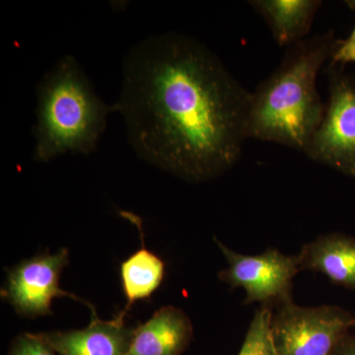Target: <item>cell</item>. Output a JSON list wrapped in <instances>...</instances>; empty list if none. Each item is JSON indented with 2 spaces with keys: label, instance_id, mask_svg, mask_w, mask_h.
I'll return each mask as SVG.
<instances>
[{
  "label": "cell",
  "instance_id": "6da1fadb",
  "mask_svg": "<svg viewBox=\"0 0 355 355\" xmlns=\"http://www.w3.org/2000/svg\"><path fill=\"white\" fill-rule=\"evenodd\" d=\"M251 98L209 46L167 32L128 51L114 104L140 159L198 183L241 158Z\"/></svg>",
  "mask_w": 355,
  "mask_h": 355
},
{
  "label": "cell",
  "instance_id": "7a4b0ae2",
  "mask_svg": "<svg viewBox=\"0 0 355 355\" xmlns=\"http://www.w3.org/2000/svg\"><path fill=\"white\" fill-rule=\"evenodd\" d=\"M338 40L329 31L286 51L277 69L252 92L248 139L275 142L305 153L326 110L318 92V76L331 60Z\"/></svg>",
  "mask_w": 355,
  "mask_h": 355
},
{
  "label": "cell",
  "instance_id": "3957f363",
  "mask_svg": "<svg viewBox=\"0 0 355 355\" xmlns=\"http://www.w3.org/2000/svg\"><path fill=\"white\" fill-rule=\"evenodd\" d=\"M116 104H106L73 55H64L37 85L33 157L48 163L64 154L90 155L97 149Z\"/></svg>",
  "mask_w": 355,
  "mask_h": 355
},
{
  "label": "cell",
  "instance_id": "277c9868",
  "mask_svg": "<svg viewBox=\"0 0 355 355\" xmlns=\"http://www.w3.org/2000/svg\"><path fill=\"white\" fill-rule=\"evenodd\" d=\"M329 101L305 155L355 178V72L328 62Z\"/></svg>",
  "mask_w": 355,
  "mask_h": 355
},
{
  "label": "cell",
  "instance_id": "5b68a950",
  "mask_svg": "<svg viewBox=\"0 0 355 355\" xmlns=\"http://www.w3.org/2000/svg\"><path fill=\"white\" fill-rule=\"evenodd\" d=\"M355 316L336 306L300 307L291 300L272 313L270 340L275 355H333Z\"/></svg>",
  "mask_w": 355,
  "mask_h": 355
},
{
  "label": "cell",
  "instance_id": "8992f818",
  "mask_svg": "<svg viewBox=\"0 0 355 355\" xmlns=\"http://www.w3.org/2000/svg\"><path fill=\"white\" fill-rule=\"evenodd\" d=\"M216 244L229 265L218 277L232 288L242 287L246 291L245 304L259 302L270 307L292 300V282L301 270L298 254L287 256L268 249L251 256L236 253L217 240Z\"/></svg>",
  "mask_w": 355,
  "mask_h": 355
},
{
  "label": "cell",
  "instance_id": "52a82bcc",
  "mask_svg": "<svg viewBox=\"0 0 355 355\" xmlns=\"http://www.w3.org/2000/svg\"><path fill=\"white\" fill-rule=\"evenodd\" d=\"M69 257V250L62 248L55 254H42L21 261L9 270L2 298L21 316L29 318L51 315V303L55 298L70 297L84 303L60 286Z\"/></svg>",
  "mask_w": 355,
  "mask_h": 355
},
{
  "label": "cell",
  "instance_id": "ba28073f",
  "mask_svg": "<svg viewBox=\"0 0 355 355\" xmlns=\"http://www.w3.org/2000/svg\"><path fill=\"white\" fill-rule=\"evenodd\" d=\"M133 331L135 329L125 326L121 315L112 321H102L94 313L83 330L39 335L58 355H127Z\"/></svg>",
  "mask_w": 355,
  "mask_h": 355
},
{
  "label": "cell",
  "instance_id": "9c48e42d",
  "mask_svg": "<svg viewBox=\"0 0 355 355\" xmlns=\"http://www.w3.org/2000/svg\"><path fill=\"white\" fill-rule=\"evenodd\" d=\"M191 338L193 326L186 313L165 306L135 329L127 355H181Z\"/></svg>",
  "mask_w": 355,
  "mask_h": 355
},
{
  "label": "cell",
  "instance_id": "30bf717a",
  "mask_svg": "<svg viewBox=\"0 0 355 355\" xmlns=\"http://www.w3.org/2000/svg\"><path fill=\"white\" fill-rule=\"evenodd\" d=\"M300 268L326 275L334 284L355 291V239L343 234L319 236L298 254Z\"/></svg>",
  "mask_w": 355,
  "mask_h": 355
},
{
  "label": "cell",
  "instance_id": "8fae6325",
  "mask_svg": "<svg viewBox=\"0 0 355 355\" xmlns=\"http://www.w3.org/2000/svg\"><path fill=\"white\" fill-rule=\"evenodd\" d=\"M249 4L265 19L277 44L291 48L307 39L322 1L252 0Z\"/></svg>",
  "mask_w": 355,
  "mask_h": 355
},
{
  "label": "cell",
  "instance_id": "7c38bea8",
  "mask_svg": "<svg viewBox=\"0 0 355 355\" xmlns=\"http://www.w3.org/2000/svg\"><path fill=\"white\" fill-rule=\"evenodd\" d=\"M164 275V261L142 243L141 249L121 265V286L128 302L121 316L125 317L133 303L150 297L162 284Z\"/></svg>",
  "mask_w": 355,
  "mask_h": 355
},
{
  "label": "cell",
  "instance_id": "4fadbf2b",
  "mask_svg": "<svg viewBox=\"0 0 355 355\" xmlns=\"http://www.w3.org/2000/svg\"><path fill=\"white\" fill-rule=\"evenodd\" d=\"M272 317V310L268 306L256 311L238 355H275L270 340Z\"/></svg>",
  "mask_w": 355,
  "mask_h": 355
},
{
  "label": "cell",
  "instance_id": "5bb4252c",
  "mask_svg": "<svg viewBox=\"0 0 355 355\" xmlns=\"http://www.w3.org/2000/svg\"><path fill=\"white\" fill-rule=\"evenodd\" d=\"M8 355H58L43 338L34 334H22L13 340Z\"/></svg>",
  "mask_w": 355,
  "mask_h": 355
},
{
  "label": "cell",
  "instance_id": "9a60e30c",
  "mask_svg": "<svg viewBox=\"0 0 355 355\" xmlns=\"http://www.w3.org/2000/svg\"><path fill=\"white\" fill-rule=\"evenodd\" d=\"M347 3H349L352 9L355 11V1H347ZM330 62L340 65L355 64V27L349 38L338 40Z\"/></svg>",
  "mask_w": 355,
  "mask_h": 355
},
{
  "label": "cell",
  "instance_id": "2e32d148",
  "mask_svg": "<svg viewBox=\"0 0 355 355\" xmlns=\"http://www.w3.org/2000/svg\"><path fill=\"white\" fill-rule=\"evenodd\" d=\"M333 355H355L354 336H345L336 347Z\"/></svg>",
  "mask_w": 355,
  "mask_h": 355
}]
</instances>
